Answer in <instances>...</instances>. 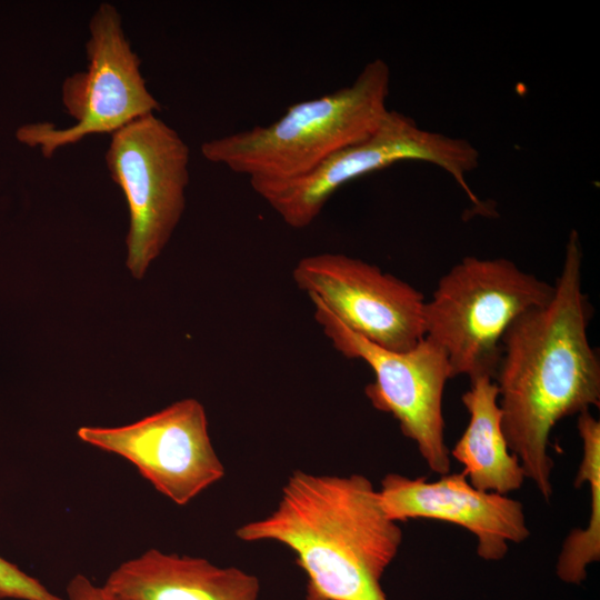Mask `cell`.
<instances>
[{
	"instance_id": "cell-1",
	"label": "cell",
	"mask_w": 600,
	"mask_h": 600,
	"mask_svg": "<svg viewBox=\"0 0 600 600\" xmlns=\"http://www.w3.org/2000/svg\"><path fill=\"white\" fill-rule=\"evenodd\" d=\"M581 268L580 238L572 230L551 299L510 324L493 377L509 449L546 500L553 492V427L600 404V362L587 331L593 309Z\"/></svg>"
},
{
	"instance_id": "cell-2",
	"label": "cell",
	"mask_w": 600,
	"mask_h": 600,
	"mask_svg": "<svg viewBox=\"0 0 600 600\" xmlns=\"http://www.w3.org/2000/svg\"><path fill=\"white\" fill-rule=\"evenodd\" d=\"M236 536L293 551L307 576L304 600H388L381 578L402 543L400 526L386 516L367 477L302 470L288 478L272 512Z\"/></svg>"
},
{
	"instance_id": "cell-3",
	"label": "cell",
	"mask_w": 600,
	"mask_h": 600,
	"mask_svg": "<svg viewBox=\"0 0 600 600\" xmlns=\"http://www.w3.org/2000/svg\"><path fill=\"white\" fill-rule=\"evenodd\" d=\"M390 67L377 58L356 80L322 97L297 102L268 126L208 140L201 153L250 183L300 178L338 151L359 143L388 113Z\"/></svg>"
},
{
	"instance_id": "cell-4",
	"label": "cell",
	"mask_w": 600,
	"mask_h": 600,
	"mask_svg": "<svg viewBox=\"0 0 600 600\" xmlns=\"http://www.w3.org/2000/svg\"><path fill=\"white\" fill-rule=\"evenodd\" d=\"M552 293L553 286L508 259L466 257L441 277L424 301V337L446 352L451 378L493 380L510 324L547 303Z\"/></svg>"
},
{
	"instance_id": "cell-5",
	"label": "cell",
	"mask_w": 600,
	"mask_h": 600,
	"mask_svg": "<svg viewBox=\"0 0 600 600\" xmlns=\"http://www.w3.org/2000/svg\"><path fill=\"white\" fill-rule=\"evenodd\" d=\"M86 43L88 68L67 77L61 87L66 112L72 126L57 128L41 121L16 131L19 142L39 148L51 158L58 149L92 134H113L132 121L161 110L147 88L141 61L124 34L118 9L103 2L89 22Z\"/></svg>"
},
{
	"instance_id": "cell-6",
	"label": "cell",
	"mask_w": 600,
	"mask_h": 600,
	"mask_svg": "<svg viewBox=\"0 0 600 600\" xmlns=\"http://www.w3.org/2000/svg\"><path fill=\"white\" fill-rule=\"evenodd\" d=\"M403 160H422L440 167L479 204L466 180L478 167L477 149L464 139L421 129L394 110L388 111L369 138L338 151L311 172L293 180L250 184L287 226L303 229L319 217L340 187Z\"/></svg>"
},
{
	"instance_id": "cell-7",
	"label": "cell",
	"mask_w": 600,
	"mask_h": 600,
	"mask_svg": "<svg viewBox=\"0 0 600 600\" xmlns=\"http://www.w3.org/2000/svg\"><path fill=\"white\" fill-rule=\"evenodd\" d=\"M189 158L188 144L156 114L111 136L106 163L128 204L126 263L137 279L161 253L182 217Z\"/></svg>"
},
{
	"instance_id": "cell-8",
	"label": "cell",
	"mask_w": 600,
	"mask_h": 600,
	"mask_svg": "<svg viewBox=\"0 0 600 600\" xmlns=\"http://www.w3.org/2000/svg\"><path fill=\"white\" fill-rule=\"evenodd\" d=\"M310 300L314 319L333 348L349 359L364 361L372 370L374 380L364 388L372 407L398 421L431 471L448 473L442 397L451 371L443 349L424 337L410 350H388L347 328L320 301Z\"/></svg>"
},
{
	"instance_id": "cell-9",
	"label": "cell",
	"mask_w": 600,
	"mask_h": 600,
	"mask_svg": "<svg viewBox=\"0 0 600 600\" xmlns=\"http://www.w3.org/2000/svg\"><path fill=\"white\" fill-rule=\"evenodd\" d=\"M77 437L128 460L157 491L179 506L224 476L211 443L204 408L193 398L176 401L129 424L83 426Z\"/></svg>"
},
{
	"instance_id": "cell-10",
	"label": "cell",
	"mask_w": 600,
	"mask_h": 600,
	"mask_svg": "<svg viewBox=\"0 0 600 600\" xmlns=\"http://www.w3.org/2000/svg\"><path fill=\"white\" fill-rule=\"evenodd\" d=\"M292 279L347 328L392 351H407L424 338L422 293L376 264L343 253L301 258Z\"/></svg>"
},
{
	"instance_id": "cell-11",
	"label": "cell",
	"mask_w": 600,
	"mask_h": 600,
	"mask_svg": "<svg viewBox=\"0 0 600 600\" xmlns=\"http://www.w3.org/2000/svg\"><path fill=\"white\" fill-rule=\"evenodd\" d=\"M378 492L392 521L434 519L467 529L476 536L477 553L484 560H501L510 542L530 536L520 501L472 487L463 472L441 474L436 481L388 473Z\"/></svg>"
},
{
	"instance_id": "cell-12",
	"label": "cell",
	"mask_w": 600,
	"mask_h": 600,
	"mask_svg": "<svg viewBox=\"0 0 600 600\" xmlns=\"http://www.w3.org/2000/svg\"><path fill=\"white\" fill-rule=\"evenodd\" d=\"M104 586L127 600H258L256 576L204 558L149 549L120 563Z\"/></svg>"
},
{
	"instance_id": "cell-13",
	"label": "cell",
	"mask_w": 600,
	"mask_h": 600,
	"mask_svg": "<svg viewBox=\"0 0 600 600\" xmlns=\"http://www.w3.org/2000/svg\"><path fill=\"white\" fill-rule=\"evenodd\" d=\"M461 400L469 422L450 456L463 466L468 481L479 490L507 494L520 489L526 476L502 430L496 383L488 377L471 380Z\"/></svg>"
},
{
	"instance_id": "cell-14",
	"label": "cell",
	"mask_w": 600,
	"mask_h": 600,
	"mask_svg": "<svg viewBox=\"0 0 600 600\" xmlns=\"http://www.w3.org/2000/svg\"><path fill=\"white\" fill-rule=\"evenodd\" d=\"M577 428L582 440V459L574 487L589 486L591 506L588 526L567 536L558 558L557 574L570 583L584 580L587 567L600 559V422L590 411H584L578 414Z\"/></svg>"
},
{
	"instance_id": "cell-15",
	"label": "cell",
	"mask_w": 600,
	"mask_h": 600,
	"mask_svg": "<svg viewBox=\"0 0 600 600\" xmlns=\"http://www.w3.org/2000/svg\"><path fill=\"white\" fill-rule=\"evenodd\" d=\"M0 599L66 600L2 557H0Z\"/></svg>"
},
{
	"instance_id": "cell-16",
	"label": "cell",
	"mask_w": 600,
	"mask_h": 600,
	"mask_svg": "<svg viewBox=\"0 0 600 600\" xmlns=\"http://www.w3.org/2000/svg\"><path fill=\"white\" fill-rule=\"evenodd\" d=\"M66 592V600H127L83 574L73 576L67 584Z\"/></svg>"
}]
</instances>
